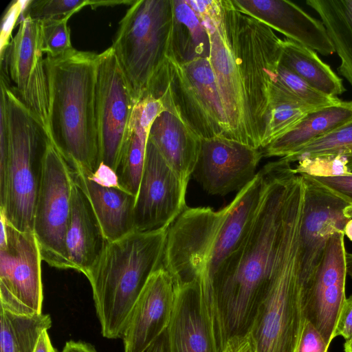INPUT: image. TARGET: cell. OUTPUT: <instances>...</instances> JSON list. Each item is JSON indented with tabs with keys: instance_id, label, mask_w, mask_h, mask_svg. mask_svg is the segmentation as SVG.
Segmentation results:
<instances>
[{
	"instance_id": "ffe728a7",
	"label": "cell",
	"mask_w": 352,
	"mask_h": 352,
	"mask_svg": "<svg viewBox=\"0 0 352 352\" xmlns=\"http://www.w3.org/2000/svg\"><path fill=\"white\" fill-rule=\"evenodd\" d=\"M242 13L258 20L302 45L331 55L334 47L322 22L300 7L285 0H232Z\"/></svg>"
},
{
	"instance_id": "d590c367",
	"label": "cell",
	"mask_w": 352,
	"mask_h": 352,
	"mask_svg": "<svg viewBox=\"0 0 352 352\" xmlns=\"http://www.w3.org/2000/svg\"><path fill=\"white\" fill-rule=\"evenodd\" d=\"M296 173L316 177H336L351 173L347 160L340 155L317 157L299 160Z\"/></svg>"
},
{
	"instance_id": "cb8c5ba5",
	"label": "cell",
	"mask_w": 352,
	"mask_h": 352,
	"mask_svg": "<svg viewBox=\"0 0 352 352\" xmlns=\"http://www.w3.org/2000/svg\"><path fill=\"white\" fill-rule=\"evenodd\" d=\"M175 286V303L166 331L168 352H214L195 284Z\"/></svg>"
},
{
	"instance_id": "d4e9b609",
	"label": "cell",
	"mask_w": 352,
	"mask_h": 352,
	"mask_svg": "<svg viewBox=\"0 0 352 352\" xmlns=\"http://www.w3.org/2000/svg\"><path fill=\"white\" fill-rule=\"evenodd\" d=\"M352 120V101L312 110L284 134L261 148L263 157L289 156Z\"/></svg>"
},
{
	"instance_id": "9a60e30c",
	"label": "cell",
	"mask_w": 352,
	"mask_h": 352,
	"mask_svg": "<svg viewBox=\"0 0 352 352\" xmlns=\"http://www.w3.org/2000/svg\"><path fill=\"white\" fill-rule=\"evenodd\" d=\"M304 182V205L299 232L300 282L307 284L320 262L330 236L344 232L352 219V204L336 196L301 174Z\"/></svg>"
},
{
	"instance_id": "277c9868",
	"label": "cell",
	"mask_w": 352,
	"mask_h": 352,
	"mask_svg": "<svg viewBox=\"0 0 352 352\" xmlns=\"http://www.w3.org/2000/svg\"><path fill=\"white\" fill-rule=\"evenodd\" d=\"M167 230L133 231L107 241L86 276L103 337L122 338L140 294L150 276L161 267Z\"/></svg>"
},
{
	"instance_id": "74e56055",
	"label": "cell",
	"mask_w": 352,
	"mask_h": 352,
	"mask_svg": "<svg viewBox=\"0 0 352 352\" xmlns=\"http://www.w3.org/2000/svg\"><path fill=\"white\" fill-rule=\"evenodd\" d=\"M309 176L336 196L352 204V173L336 177Z\"/></svg>"
},
{
	"instance_id": "f1b7e54d",
	"label": "cell",
	"mask_w": 352,
	"mask_h": 352,
	"mask_svg": "<svg viewBox=\"0 0 352 352\" xmlns=\"http://www.w3.org/2000/svg\"><path fill=\"white\" fill-rule=\"evenodd\" d=\"M52 323L50 314L20 315L0 307V352H34Z\"/></svg>"
},
{
	"instance_id": "3957f363",
	"label": "cell",
	"mask_w": 352,
	"mask_h": 352,
	"mask_svg": "<svg viewBox=\"0 0 352 352\" xmlns=\"http://www.w3.org/2000/svg\"><path fill=\"white\" fill-rule=\"evenodd\" d=\"M98 54L46 56L50 91V139L73 169L94 172L100 164L96 124Z\"/></svg>"
},
{
	"instance_id": "8fae6325",
	"label": "cell",
	"mask_w": 352,
	"mask_h": 352,
	"mask_svg": "<svg viewBox=\"0 0 352 352\" xmlns=\"http://www.w3.org/2000/svg\"><path fill=\"white\" fill-rule=\"evenodd\" d=\"M74 183L72 166L48 138L35 204L33 232L43 261L58 269H68L65 239Z\"/></svg>"
},
{
	"instance_id": "bcb514c9",
	"label": "cell",
	"mask_w": 352,
	"mask_h": 352,
	"mask_svg": "<svg viewBox=\"0 0 352 352\" xmlns=\"http://www.w3.org/2000/svg\"><path fill=\"white\" fill-rule=\"evenodd\" d=\"M145 352H168L166 331Z\"/></svg>"
},
{
	"instance_id": "836d02e7",
	"label": "cell",
	"mask_w": 352,
	"mask_h": 352,
	"mask_svg": "<svg viewBox=\"0 0 352 352\" xmlns=\"http://www.w3.org/2000/svg\"><path fill=\"white\" fill-rule=\"evenodd\" d=\"M91 0H30L21 16H30L40 21L68 20Z\"/></svg>"
},
{
	"instance_id": "5b68a950",
	"label": "cell",
	"mask_w": 352,
	"mask_h": 352,
	"mask_svg": "<svg viewBox=\"0 0 352 352\" xmlns=\"http://www.w3.org/2000/svg\"><path fill=\"white\" fill-rule=\"evenodd\" d=\"M303 206L287 207L281 244L269 283L245 331L254 352H296L305 321L300 282L299 232Z\"/></svg>"
},
{
	"instance_id": "4316f807",
	"label": "cell",
	"mask_w": 352,
	"mask_h": 352,
	"mask_svg": "<svg viewBox=\"0 0 352 352\" xmlns=\"http://www.w3.org/2000/svg\"><path fill=\"white\" fill-rule=\"evenodd\" d=\"M320 17L340 58V75L352 85V0H307Z\"/></svg>"
},
{
	"instance_id": "f6af8a7d",
	"label": "cell",
	"mask_w": 352,
	"mask_h": 352,
	"mask_svg": "<svg viewBox=\"0 0 352 352\" xmlns=\"http://www.w3.org/2000/svg\"><path fill=\"white\" fill-rule=\"evenodd\" d=\"M34 352H58L51 342L47 331L41 335Z\"/></svg>"
},
{
	"instance_id": "7bdbcfd3",
	"label": "cell",
	"mask_w": 352,
	"mask_h": 352,
	"mask_svg": "<svg viewBox=\"0 0 352 352\" xmlns=\"http://www.w3.org/2000/svg\"><path fill=\"white\" fill-rule=\"evenodd\" d=\"M220 352H254L252 343L245 333L228 338Z\"/></svg>"
},
{
	"instance_id": "30bf717a",
	"label": "cell",
	"mask_w": 352,
	"mask_h": 352,
	"mask_svg": "<svg viewBox=\"0 0 352 352\" xmlns=\"http://www.w3.org/2000/svg\"><path fill=\"white\" fill-rule=\"evenodd\" d=\"M138 102L113 48L98 54L95 111L100 163L116 172L133 132Z\"/></svg>"
},
{
	"instance_id": "1f68e13d",
	"label": "cell",
	"mask_w": 352,
	"mask_h": 352,
	"mask_svg": "<svg viewBox=\"0 0 352 352\" xmlns=\"http://www.w3.org/2000/svg\"><path fill=\"white\" fill-rule=\"evenodd\" d=\"M336 155L347 160L352 173V120L281 158L292 164L306 158Z\"/></svg>"
},
{
	"instance_id": "7dc6e473",
	"label": "cell",
	"mask_w": 352,
	"mask_h": 352,
	"mask_svg": "<svg viewBox=\"0 0 352 352\" xmlns=\"http://www.w3.org/2000/svg\"><path fill=\"white\" fill-rule=\"evenodd\" d=\"M346 274L352 278V253L346 254Z\"/></svg>"
},
{
	"instance_id": "f546056e",
	"label": "cell",
	"mask_w": 352,
	"mask_h": 352,
	"mask_svg": "<svg viewBox=\"0 0 352 352\" xmlns=\"http://www.w3.org/2000/svg\"><path fill=\"white\" fill-rule=\"evenodd\" d=\"M311 107L281 87L269 83L268 109L261 148L286 133L308 112Z\"/></svg>"
},
{
	"instance_id": "ee69618b",
	"label": "cell",
	"mask_w": 352,
	"mask_h": 352,
	"mask_svg": "<svg viewBox=\"0 0 352 352\" xmlns=\"http://www.w3.org/2000/svg\"><path fill=\"white\" fill-rule=\"evenodd\" d=\"M61 352H97L90 343L82 341H67Z\"/></svg>"
},
{
	"instance_id": "4fadbf2b",
	"label": "cell",
	"mask_w": 352,
	"mask_h": 352,
	"mask_svg": "<svg viewBox=\"0 0 352 352\" xmlns=\"http://www.w3.org/2000/svg\"><path fill=\"white\" fill-rule=\"evenodd\" d=\"M41 47V21L21 16L15 36L0 57L5 76L20 100L44 128L50 130V91Z\"/></svg>"
},
{
	"instance_id": "484cf974",
	"label": "cell",
	"mask_w": 352,
	"mask_h": 352,
	"mask_svg": "<svg viewBox=\"0 0 352 352\" xmlns=\"http://www.w3.org/2000/svg\"><path fill=\"white\" fill-rule=\"evenodd\" d=\"M279 62L324 94L338 97L346 91L342 79L309 47L289 39L281 40Z\"/></svg>"
},
{
	"instance_id": "44dd1931",
	"label": "cell",
	"mask_w": 352,
	"mask_h": 352,
	"mask_svg": "<svg viewBox=\"0 0 352 352\" xmlns=\"http://www.w3.org/2000/svg\"><path fill=\"white\" fill-rule=\"evenodd\" d=\"M165 108L152 124L148 139L188 184L199 157L201 138L172 103L166 104Z\"/></svg>"
},
{
	"instance_id": "9c48e42d",
	"label": "cell",
	"mask_w": 352,
	"mask_h": 352,
	"mask_svg": "<svg viewBox=\"0 0 352 352\" xmlns=\"http://www.w3.org/2000/svg\"><path fill=\"white\" fill-rule=\"evenodd\" d=\"M147 94L168 97L201 139L227 138V122L209 57L179 62L170 52Z\"/></svg>"
},
{
	"instance_id": "e575fe53",
	"label": "cell",
	"mask_w": 352,
	"mask_h": 352,
	"mask_svg": "<svg viewBox=\"0 0 352 352\" xmlns=\"http://www.w3.org/2000/svg\"><path fill=\"white\" fill-rule=\"evenodd\" d=\"M67 21H41V47L47 56L58 57L74 50Z\"/></svg>"
},
{
	"instance_id": "83f0119b",
	"label": "cell",
	"mask_w": 352,
	"mask_h": 352,
	"mask_svg": "<svg viewBox=\"0 0 352 352\" xmlns=\"http://www.w3.org/2000/svg\"><path fill=\"white\" fill-rule=\"evenodd\" d=\"M171 53L179 62L209 57L210 34L186 0H172Z\"/></svg>"
},
{
	"instance_id": "2e32d148",
	"label": "cell",
	"mask_w": 352,
	"mask_h": 352,
	"mask_svg": "<svg viewBox=\"0 0 352 352\" xmlns=\"http://www.w3.org/2000/svg\"><path fill=\"white\" fill-rule=\"evenodd\" d=\"M187 185L148 139L134 208V231L168 228L187 207Z\"/></svg>"
},
{
	"instance_id": "52a82bcc",
	"label": "cell",
	"mask_w": 352,
	"mask_h": 352,
	"mask_svg": "<svg viewBox=\"0 0 352 352\" xmlns=\"http://www.w3.org/2000/svg\"><path fill=\"white\" fill-rule=\"evenodd\" d=\"M172 0H135L119 23L111 46L139 102L171 50Z\"/></svg>"
},
{
	"instance_id": "c3c4849f",
	"label": "cell",
	"mask_w": 352,
	"mask_h": 352,
	"mask_svg": "<svg viewBox=\"0 0 352 352\" xmlns=\"http://www.w3.org/2000/svg\"><path fill=\"white\" fill-rule=\"evenodd\" d=\"M344 234L352 241V219H351L345 225Z\"/></svg>"
},
{
	"instance_id": "e0dca14e",
	"label": "cell",
	"mask_w": 352,
	"mask_h": 352,
	"mask_svg": "<svg viewBox=\"0 0 352 352\" xmlns=\"http://www.w3.org/2000/svg\"><path fill=\"white\" fill-rule=\"evenodd\" d=\"M262 157L261 148L232 139H201L192 175L209 194L223 196L249 184Z\"/></svg>"
},
{
	"instance_id": "6da1fadb",
	"label": "cell",
	"mask_w": 352,
	"mask_h": 352,
	"mask_svg": "<svg viewBox=\"0 0 352 352\" xmlns=\"http://www.w3.org/2000/svg\"><path fill=\"white\" fill-rule=\"evenodd\" d=\"M266 182L264 166L222 209L186 207L167 230L161 266L175 284H195L201 315L215 349L223 345L227 335L216 302L214 280L248 232Z\"/></svg>"
},
{
	"instance_id": "603a6c76",
	"label": "cell",
	"mask_w": 352,
	"mask_h": 352,
	"mask_svg": "<svg viewBox=\"0 0 352 352\" xmlns=\"http://www.w3.org/2000/svg\"><path fill=\"white\" fill-rule=\"evenodd\" d=\"M73 173L107 241L117 240L134 231L135 195L122 188L102 186L80 169H73Z\"/></svg>"
},
{
	"instance_id": "7402d4cb",
	"label": "cell",
	"mask_w": 352,
	"mask_h": 352,
	"mask_svg": "<svg viewBox=\"0 0 352 352\" xmlns=\"http://www.w3.org/2000/svg\"><path fill=\"white\" fill-rule=\"evenodd\" d=\"M107 243L88 199L74 179L71 214L65 239L68 269L78 271L86 276Z\"/></svg>"
},
{
	"instance_id": "60d3db41",
	"label": "cell",
	"mask_w": 352,
	"mask_h": 352,
	"mask_svg": "<svg viewBox=\"0 0 352 352\" xmlns=\"http://www.w3.org/2000/svg\"><path fill=\"white\" fill-rule=\"evenodd\" d=\"M341 336L345 341L352 338V295L346 298L337 322L335 336Z\"/></svg>"
},
{
	"instance_id": "ac0fdd59",
	"label": "cell",
	"mask_w": 352,
	"mask_h": 352,
	"mask_svg": "<svg viewBox=\"0 0 352 352\" xmlns=\"http://www.w3.org/2000/svg\"><path fill=\"white\" fill-rule=\"evenodd\" d=\"M175 298L174 280L161 266L150 276L125 323L124 352H145L166 331Z\"/></svg>"
},
{
	"instance_id": "ba28073f",
	"label": "cell",
	"mask_w": 352,
	"mask_h": 352,
	"mask_svg": "<svg viewBox=\"0 0 352 352\" xmlns=\"http://www.w3.org/2000/svg\"><path fill=\"white\" fill-rule=\"evenodd\" d=\"M245 102L250 146L261 148L268 109L265 67L281 39L258 20L240 12L232 0H221Z\"/></svg>"
},
{
	"instance_id": "d6a6232c",
	"label": "cell",
	"mask_w": 352,
	"mask_h": 352,
	"mask_svg": "<svg viewBox=\"0 0 352 352\" xmlns=\"http://www.w3.org/2000/svg\"><path fill=\"white\" fill-rule=\"evenodd\" d=\"M148 137V132L135 118L131 138L117 170L120 186L135 197L144 170Z\"/></svg>"
},
{
	"instance_id": "4dcf8cb0",
	"label": "cell",
	"mask_w": 352,
	"mask_h": 352,
	"mask_svg": "<svg viewBox=\"0 0 352 352\" xmlns=\"http://www.w3.org/2000/svg\"><path fill=\"white\" fill-rule=\"evenodd\" d=\"M279 54H273L265 67L269 83L276 85L306 104L319 109L338 103L341 100L316 89L279 62Z\"/></svg>"
},
{
	"instance_id": "8992f818",
	"label": "cell",
	"mask_w": 352,
	"mask_h": 352,
	"mask_svg": "<svg viewBox=\"0 0 352 352\" xmlns=\"http://www.w3.org/2000/svg\"><path fill=\"white\" fill-rule=\"evenodd\" d=\"M8 121V151L0 168V214L16 230L33 232L36 200L48 135L1 75Z\"/></svg>"
},
{
	"instance_id": "8d00e7d4",
	"label": "cell",
	"mask_w": 352,
	"mask_h": 352,
	"mask_svg": "<svg viewBox=\"0 0 352 352\" xmlns=\"http://www.w3.org/2000/svg\"><path fill=\"white\" fill-rule=\"evenodd\" d=\"M30 0H14L4 12L1 24L0 57H1L10 43L11 33L17 19L29 4Z\"/></svg>"
},
{
	"instance_id": "d6986e66",
	"label": "cell",
	"mask_w": 352,
	"mask_h": 352,
	"mask_svg": "<svg viewBox=\"0 0 352 352\" xmlns=\"http://www.w3.org/2000/svg\"><path fill=\"white\" fill-rule=\"evenodd\" d=\"M208 34L209 58L227 122V138L250 146L246 109L222 3L221 16Z\"/></svg>"
},
{
	"instance_id": "681fc988",
	"label": "cell",
	"mask_w": 352,
	"mask_h": 352,
	"mask_svg": "<svg viewBox=\"0 0 352 352\" xmlns=\"http://www.w3.org/2000/svg\"><path fill=\"white\" fill-rule=\"evenodd\" d=\"M344 352H352V338L348 341H345L344 344Z\"/></svg>"
},
{
	"instance_id": "7c38bea8",
	"label": "cell",
	"mask_w": 352,
	"mask_h": 352,
	"mask_svg": "<svg viewBox=\"0 0 352 352\" xmlns=\"http://www.w3.org/2000/svg\"><path fill=\"white\" fill-rule=\"evenodd\" d=\"M6 223L7 236L0 240V307L16 314H41L43 259L38 241L33 232Z\"/></svg>"
},
{
	"instance_id": "b9f144b4",
	"label": "cell",
	"mask_w": 352,
	"mask_h": 352,
	"mask_svg": "<svg viewBox=\"0 0 352 352\" xmlns=\"http://www.w3.org/2000/svg\"><path fill=\"white\" fill-rule=\"evenodd\" d=\"M199 19L215 20L221 12V0H186Z\"/></svg>"
},
{
	"instance_id": "7a4b0ae2",
	"label": "cell",
	"mask_w": 352,
	"mask_h": 352,
	"mask_svg": "<svg viewBox=\"0 0 352 352\" xmlns=\"http://www.w3.org/2000/svg\"><path fill=\"white\" fill-rule=\"evenodd\" d=\"M267 182L250 228L214 280L219 315L228 338L245 333L274 269L282 241L289 190L297 175L279 159L265 165Z\"/></svg>"
},
{
	"instance_id": "f35d334b",
	"label": "cell",
	"mask_w": 352,
	"mask_h": 352,
	"mask_svg": "<svg viewBox=\"0 0 352 352\" xmlns=\"http://www.w3.org/2000/svg\"><path fill=\"white\" fill-rule=\"evenodd\" d=\"M329 346L316 328L305 320L296 352H327Z\"/></svg>"
},
{
	"instance_id": "5bb4252c",
	"label": "cell",
	"mask_w": 352,
	"mask_h": 352,
	"mask_svg": "<svg viewBox=\"0 0 352 352\" xmlns=\"http://www.w3.org/2000/svg\"><path fill=\"white\" fill-rule=\"evenodd\" d=\"M344 234H332L314 274L301 288L302 314L330 345L341 309L346 300Z\"/></svg>"
},
{
	"instance_id": "ab89813d",
	"label": "cell",
	"mask_w": 352,
	"mask_h": 352,
	"mask_svg": "<svg viewBox=\"0 0 352 352\" xmlns=\"http://www.w3.org/2000/svg\"><path fill=\"white\" fill-rule=\"evenodd\" d=\"M84 172L87 175L90 179L102 186L109 188H122L120 185L117 172L102 162L100 163L94 172Z\"/></svg>"
}]
</instances>
